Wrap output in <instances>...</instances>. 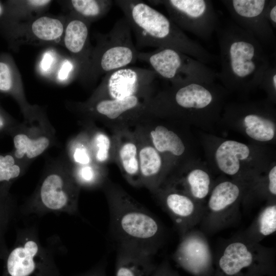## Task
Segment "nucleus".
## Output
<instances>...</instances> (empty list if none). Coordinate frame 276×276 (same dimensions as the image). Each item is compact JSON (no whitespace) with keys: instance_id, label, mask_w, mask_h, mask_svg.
Masks as SVG:
<instances>
[{"instance_id":"f257e3e1","label":"nucleus","mask_w":276,"mask_h":276,"mask_svg":"<svg viewBox=\"0 0 276 276\" xmlns=\"http://www.w3.org/2000/svg\"><path fill=\"white\" fill-rule=\"evenodd\" d=\"M109 212V234L116 247L130 248L150 256L164 245L167 232L160 221L118 185L103 187Z\"/></svg>"},{"instance_id":"f03ea898","label":"nucleus","mask_w":276,"mask_h":276,"mask_svg":"<svg viewBox=\"0 0 276 276\" xmlns=\"http://www.w3.org/2000/svg\"><path fill=\"white\" fill-rule=\"evenodd\" d=\"M220 50V71L217 78L227 91L245 94L259 87L270 65L265 48L234 22L216 30Z\"/></svg>"},{"instance_id":"7ed1b4c3","label":"nucleus","mask_w":276,"mask_h":276,"mask_svg":"<svg viewBox=\"0 0 276 276\" xmlns=\"http://www.w3.org/2000/svg\"><path fill=\"white\" fill-rule=\"evenodd\" d=\"M136 38V47L171 48L207 64L213 56L189 37L169 17L140 0H116Z\"/></svg>"},{"instance_id":"20e7f679","label":"nucleus","mask_w":276,"mask_h":276,"mask_svg":"<svg viewBox=\"0 0 276 276\" xmlns=\"http://www.w3.org/2000/svg\"><path fill=\"white\" fill-rule=\"evenodd\" d=\"M227 91L215 82L171 85L151 98L148 111L152 117L213 120L221 113Z\"/></svg>"},{"instance_id":"39448f33","label":"nucleus","mask_w":276,"mask_h":276,"mask_svg":"<svg viewBox=\"0 0 276 276\" xmlns=\"http://www.w3.org/2000/svg\"><path fill=\"white\" fill-rule=\"evenodd\" d=\"M81 188L74 179L71 168L57 163L44 173L32 196L21 207L25 215H42L48 213L78 212V198Z\"/></svg>"},{"instance_id":"423d86ee","label":"nucleus","mask_w":276,"mask_h":276,"mask_svg":"<svg viewBox=\"0 0 276 276\" xmlns=\"http://www.w3.org/2000/svg\"><path fill=\"white\" fill-rule=\"evenodd\" d=\"M53 253L41 243L34 226L19 230L3 260L2 276H60Z\"/></svg>"},{"instance_id":"0eeeda50","label":"nucleus","mask_w":276,"mask_h":276,"mask_svg":"<svg viewBox=\"0 0 276 276\" xmlns=\"http://www.w3.org/2000/svg\"><path fill=\"white\" fill-rule=\"evenodd\" d=\"M132 30L124 17L118 19L107 33L98 34L97 44L92 51L88 77L99 76L127 66L137 60Z\"/></svg>"},{"instance_id":"6e6552de","label":"nucleus","mask_w":276,"mask_h":276,"mask_svg":"<svg viewBox=\"0 0 276 276\" xmlns=\"http://www.w3.org/2000/svg\"><path fill=\"white\" fill-rule=\"evenodd\" d=\"M137 60L147 63L157 76L171 85L194 82L212 83L217 79V73L206 64L171 48L139 52Z\"/></svg>"},{"instance_id":"1a4fd4ad","label":"nucleus","mask_w":276,"mask_h":276,"mask_svg":"<svg viewBox=\"0 0 276 276\" xmlns=\"http://www.w3.org/2000/svg\"><path fill=\"white\" fill-rule=\"evenodd\" d=\"M244 189V182L234 179L214 183L204 204L199 229L208 236L237 224L241 219Z\"/></svg>"},{"instance_id":"9d476101","label":"nucleus","mask_w":276,"mask_h":276,"mask_svg":"<svg viewBox=\"0 0 276 276\" xmlns=\"http://www.w3.org/2000/svg\"><path fill=\"white\" fill-rule=\"evenodd\" d=\"M215 254L220 274L239 276L243 271L250 272L270 265L274 261L275 249L260 243L247 242L235 234L222 240Z\"/></svg>"},{"instance_id":"9b49d317","label":"nucleus","mask_w":276,"mask_h":276,"mask_svg":"<svg viewBox=\"0 0 276 276\" xmlns=\"http://www.w3.org/2000/svg\"><path fill=\"white\" fill-rule=\"evenodd\" d=\"M157 77L152 70L124 67L104 76L100 84L86 102L119 99L131 96L152 97Z\"/></svg>"},{"instance_id":"f8f14e48","label":"nucleus","mask_w":276,"mask_h":276,"mask_svg":"<svg viewBox=\"0 0 276 276\" xmlns=\"http://www.w3.org/2000/svg\"><path fill=\"white\" fill-rule=\"evenodd\" d=\"M166 8L169 18L182 31H186L204 39H210L219 24L211 1H153Z\"/></svg>"},{"instance_id":"ddd939ff","label":"nucleus","mask_w":276,"mask_h":276,"mask_svg":"<svg viewBox=\"0 0 276 276\" xmlns=\"http://www.w3.org/2000/svg\"><path fill=\"white\" fill-rule=\"evenodd\" d=\"M272 104L268 100L232 104L224 108V118L242 125L245 134L252 140L270 142L274 139L276 133Z\"/></svg>"},{"instance_id":"4468645a","label":"nucleus","mask_w":276,"mask_h":276,"mask_svg":"<svg viewBox=\"0 0 276 276\" xmlns=\"http://www.w3.org/2000/svg\"><path fill=\"white\" fill-rule=\"evenodd\" d=\"M152 97L131 96L103 99L77 105L80 111L91 117L121 125L143 121L149 118L148 104Z\"/></svg>"},{"instance_id":"2eb2a0df","label":"nucleus","mask_w":276,"mask_h":276,"mask_svg":"<svg viewBox=\"0 0 276 276\" xmlns=\"http://www.w3.org/2000/svg\"><path fill=\"white\" fill-rule=\"evenodd\" d=\"M9 134L14 147L11 152L26 167L50 147L54 139L51 125L38 115L22 125L18 124Z\"/></svg>"},{"instance_id":"dca6fc26","label":"nucleus","mask_w":276,"mask_h":276,"mask_svg":"<svg viewBox=\"0 0 276 276\" xmlns=\"http://www.w3.org/2000/svg\"><path fill=\"white\" fill-rule=\"evenodd\" d=\"M152 194L171 219L179 239L199 225L204 204L182 192L164 186H161Z\"/></svg>"},{"instance_id":"f3484780","label":"nucleus","mask_w":276,"mask_h":276,"mask_svg":"<svg viewBox=\"0 0 276 276\" xmlns=\"http://www.w3.org/2000/svg\"><path fill=\"white\" fill-rule=\"evenodd\" d=\"M233 22L265 48L275 43L273 29L265 16L269 0H223Z\"/></svg>"},{"instance_id":"a211bd4d","label":"nucleus","mask_w":276,"mask_h":276,"mask_svg":"<svg viewBox=\"0 0 276 276\" xmlns=\"http://www.w3.org/2000/svg\"><path fill=\"white\" fill-rule=\"evenodd\" d=\"M207 236L194 228L179 239L173 259L181 266L197 276H204L211 269L212 251Z\"/></svg>"},{"instance_id":"6ab92c4d","label":"nucleus","mask_w":276,"mask_h":276,"mask_svg":"<svg viewBox=\"0 0 276 276\" xmlns=\"http://www.w3.org/2000/svg\"><path fill=\"white\" fill-rule=\"evenodd\" d=\"M113 139V158L125 179L134 187H143L139 170L137 134L121 129L116 132Z\"/></svg>"},{"instance_id":"aec40b11","label":"nucleus","mask_w":276,"mask_h":276,"mask_svg":"<svg viewBox=\"0 0 276 276\" xmlns=\"http://www.w3.org/2000/svg\"><path fill=\"white\" fill-rule=\"evenodd\" d=\"M253 150L247 145L234 140H225L216 149L214 158L218 170L233 178L245 182L248 175L244 166L249 162Z\"/></svg>"},{"instance_id":"412c9836","label":"nucleus","mask_w":276,"mask_h":276,"mask_svg":"<svg viewBox=\"0 0 276 276\" xmlns=\"http://www.w3.org/2000/svg\"><path fill=\"white\" fill-rule=\"evenodd\" d=\"M139 142V163L143 187L152 193L165 181L169 171L164 167L163 156L151 144L148 136L144 137L137 134Z\"/></svg>"},{"instance_id":"4be33fe9","label":"nucleus","mask_w":276,"mask_h":276,"mask_svg":"<svg viewBox=\"0 0 276 276\" xmlns=\"http://www.w3.org/2000/svg\"><path fill=\"white\" fill-rule=\"evenodd\" d=\"M214 184L208 171L196 167L168 175L161 186L178 190L204 204Z\"/></svg>"},{"instance_id":"5701e85b","label":"nucleus","mask_w":276,"mask_h":276,"mask_svg":"<svg viewBox=\"0 0 276 276\" xmlns=\"http://www.w3.org/2000/svg\"><path fill=\"white\" fill-rule=\"evenodd\" d=\"M64 45L77 59L82 74L88 75L92 52L89 50L88 22L76 16L67 24L64 32Z\"/></svg>"},{"instance_id":"b1692460","label":"nucleus","mask_w":276,"mask_h":276,"mask_svg":"<svg viewBox=\"0 0 276 276\" xmlns=\"http://www.w3.org/2000/svg\"><path fill=\"white\" fill-rule=\"evenodd\" d=\"M116 276H150L153 256L126 247H116Z\"/></svg>"},{"instance_id":"393cba45","label":"nucleus","mask_w":276,"mask_h":276,"mask_svg":"<svg viewBox=\"0 0 276 276\" xmlns=\"http://www.w3.org/2000/svg\"><path fill=\"white\" fill-rule=\"evenodd\" d=\"M276 231V201H266L249 225L235 234L242 239L253 243H259Z\"/></svg>"},{"instance_id":"a878e982","label":"nucleus","mask_w":276,"mask_h":276,"mask_svg":"<svg viewBox=\"0 0 276 276\" xmlns=\"http://www.w3.org/2000/svg\"><path fill=\"white\" fill-rule=\"evenodd\" d=\"M147 136L152 146L162 155L169 154L179 157L185 152L186 146L181 137L164 125L155 126Z\"/></svg>"},{"instance_id":"bb28decb","label":"nucleus","mask_w":276,"mask_h":276,"mask_svg":"<svg viewBox=\"0 0 276 276\" xmlns=\"http://www.w3.org/2000/svg\"><path fill=\"white\" fill-rule=\"evenodd\" d=\"M26 168L12 152H0V198L11 195L9 191L12 185L22 176Z\"/></svg>"},{"instance_id":"cd10ccee","label":"nucleus","mask_w":276,"mask_h":276,"mask_svg":"<svg viewBox=\"0 0 276 276\" xmlns=\"http://www.w3.org/2000/svg\"><path fill=\"white\" fill-rule=\"evenodd\" d=\"M70 168L74 179L81 189L103 188L108 180L105 168L97 164Z\"/></svg>"},{"instance_id":"c85d7f7f","label":"nucleus","mask_w":276,"mask_h":276,"mask_svg":"<svg viewBox=\"0 0 276 276\" xmlns=\"http://www.w3.org/2000/svg\"><path fill=\"white\" fill-rule=\"evenodd\" d=\"M113 2L111 0H72L70 3L75 16L88 22L105 16Z\"/></svg>"},{"instance_id":"c756f323","label":"nucleus","mask_w":276,"mask_h":276,"mask_svg":"<svg viewBox=\"0 0 276 276\" xmlns=\"http://www.w3.org/2000/svg\"><path fill=\"white\" fill-rule=\"evenodd\" d=\"M92 155L95 163L103 166L113 158L114 143L105 132L96 130L89 134Z\"/></svg>"},{"instance_id":"7c9ffc66","label":"nucleus","mask_w":276,"mask_h":276,"mask_svg":"<svg viewBox=\"0 0 276 276\" xmlns=\"http://www.w3.org/2000/svg\"><path fill=\"white\" fill-rule=\"evenodd\" d=\"M67 151L73 166L96 164L93 159L87 132L81 133L73 139L68 145Z\"/></svg>"},{"instance_id":"2f4dec72","label":"nucleus","mask_w":276,"mask_h":276,"mask_svg":"<svg viewBox=\"0 0 276 276\" xmlns=\"http://www.w3.org/2000/svg\"><path fill=\"white\" fill-rule=\"evenodd\" d=\"M31 30L37 38L44 41H52L62 35L63 26L58 19L42 16L33 21Z\"/></svg>"},{"instance_id":"473e14b6","label":"nucleus","mask_w":276,"mask_h":276,"mask_svg":"<svg viewBox=\"0 0 276 276\" xmlns=\"http://www.w3.org/2000/svg\"><path fill=\"white\" fill-rule=\"evenodd\" d=\"M268 95V101L274 104L276 100V66L271 65L265 71L259 84Z\"/></svg>"},{"instance_id":"72a5a7b5","label":"nucleus","mask_w":276,"mask_h":276,"mask_svg":"<svg viewBox=\"0 0 276 276\" xmlns=\"http://www.w3.org/2000/svg\"><path fill=\"white\" fill-rule=\"evenodd\" d=\"M13 90L10 68L7 63L0 62V91L13 93Z\"/></svg>"},{"instance_id":"f704fd0d","label":"nucleus","mask_w":276,"mask_h":276,"mask_svg":"<svg viewBox=\"0 0 276 276\" xmlns=\"http://www.w3.org/2000/svg\"><path fill=\"white\" fill-rule=\"evenodd\" d=\"M265 16L269 24L272 28H276V1L269 0L265 10Z\"/></svg>"},{"instance_id":"c9c22d12","label":"nucleus","mask_w":276,"mask_h":276,"mask_svg":"<svg viewBox=\"0 0 276 276\" xmlns=\"http://www.w3.org/2000/svg\"><path fill=\"white\" fill-rule=\"evenodd\" d=\"M18 124L0 111V132L10 133Z\"/></svg>"},{"instance_id":"e433bc0d","label":"nucleus","mask_w":276,"mask_h":276,"mask_svg":"<svg viewBox=\"0 0 276 276\" xmlns=\"http://www.w3.org/2000/svg\"><path fill=\"white\" fill-rule=\"evenodd\" d=\"M74 69V63L69 60H65L62 63L58 72V79L60 81H65Z\"/></svg>"},{"instance_id":"4c0bfd02","label":"nucleus","mask_w":276,"mask_h":276,"mask_svg":"<svg viewBox=\"0 0 276 276\" xmlns=\"http://www.w3.org/2000/svg\"><path fill=\"white\" fill-rule=\"evenodd\" d=\"M55 62V56L50 52H46L43 55L40 62V68L44 72H49Z\"/></svg>"},{"instance_id":"58836bf2","label":"nucleus","mask_w":276,"mask_h":276,"mask_svg":"<svg viewBox=\"0 0 276 276\" xmlns=\"http://www.w3.org/2000/svg\"><path fill=\"white\" fill-rule=\"evenodd\" d=\"M105 262L104 260L88 271L75 276H106L105 273Z\"/></svg>"},{"instance_id":"ea45409f","label":"nucleus","mask_w":276,"mask_h":276,"mask_svg":"<svg viewBox=\"0 0 276 276\" xmlns=\"http://www.w3.org/2000/svg\"><path fill=\"white\" fill-rule=\"evenodd\" d=\"M150 276H175L169 268L167 261H164L157 268H155Z\"/></svg>"},{"instance_id":"a19ab883","label":"nucleus","mask_w":276,"mask_h":276,"mask_svg":"<svg viewBox=\"0 0 276 276\" xmlns=\"http://www.w3.org/2000/svg\"><path fill=\"white\" fill-rule=\"evenodd\" d=\"M27 2L32 6L41 7L49 4L51 1L47 0H33L28 1Z\"/></svg>"},{"instance_id":"79ce46f5","label":"nucleus","mask_w":276,"mask_h":276,"mask_svg":"<svg viewBox=\"0 0 276 276\" xmlns=\"http://www.w3.org/2000/svg\"><path fill=\"white\" fill-rule=\"evenodd\" d=\"M1 11H2V8H1V5H0V14H1Z\"/></svg>"}]
</instances>
